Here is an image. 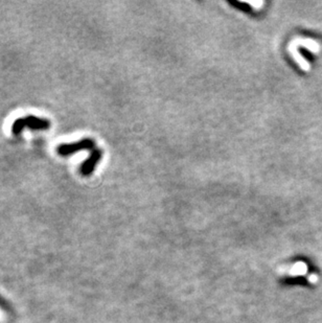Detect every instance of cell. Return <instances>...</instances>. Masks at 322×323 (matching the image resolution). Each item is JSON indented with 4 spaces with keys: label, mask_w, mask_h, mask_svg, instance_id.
Instances as JSON below:
<instances>
[{
    "label": "cell",
    "mask_w": 322,
    "mask_h": 323,
    "mask_svg": "<svg viewBox=\"0 0 322 323\" xmlns=\"http://www.w3.org/2000/svg\"><path fill=\"white\" fill-rule=\"evenodd\" d=\"M51 127L50 120L35 115H27L16 119L12 125V132L15 135L20 134L24 129H29L33 131H45Z\"/></svg>",
    "instance_id": "1"
},
{
    "label": "cell",
    "mask_w": 322,
    "mask_h": 323,
    "mask_svg": "<svg viewBox=\"0 0 322 323\" xmlns=\"http://www.w3.org/2000/svg\"><path fill=\"white\" fill-rule=\"evenodd\" d=\"M95 142L90 138H84L72 143H64L58 147L57 152L60 156H70L83 150H94Z\"/></svg>",
    "instance_id": "2"
},
{
    "label": "cell",
    "mask_w": 322,
    "mask_h": 323,
    "mask_svg": "<svg viewBox=\"0 0 322 323\" xmlns=\"http://www.w3.org/2000/svg\"><path fill=\"white\" fill-rule=\"evenodd\" d=\"M103 156V151L100 149H94L93 151H91V154L90 156L88 157V159H86L82 166H80V172L83 176H89L93 173V171L95 169L96 165L101 161Z\"/></svg>",
    "instance_id": "3"
},
{
    "label": "cell",
    "mask_w": 322,
    "mask_h": 323,
    "mask_svg": "<svg viewBox=\"0 0 322 323\" xmlns=\"http://www.w3.org/2000/svg\"><path fill=\"white\" fill-rule=\"evenodd\" d=\"M230 4H232L233 6L238 7L240 10H243L245 12H250L251 11V7L249 6L247 3L244 2H240V1H230Z\"/></svg>",
    "instance_id": "4"
}]
</instances>
